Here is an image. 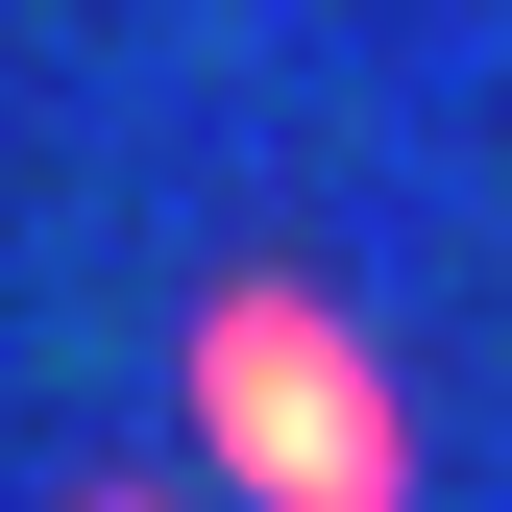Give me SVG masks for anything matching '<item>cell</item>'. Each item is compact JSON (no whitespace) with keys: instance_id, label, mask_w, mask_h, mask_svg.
<instances>
[{"instance_id":"1","label":"cell","mask_w":512,"mask_h":512,"mask_svg":"<svg viewBox=\"0 0 512 512\" xmlns=\"http://www.w3.org/2000/svg\"><path fill=\"white\" fill-rule=\"evenodd\" d=\"M171 415L244 512H415V415H391V342H366L317 269H220L196 342H171Z\"/></svg>"},{"instance_id":"2","label":"cell","mask_w":512,"mask_h":512,"mask_svg":"<svg viewBox=\"0 0 512 512\" xmlns=\"http://www.w3.org/2000/svg\"><path fill=\"white\" fill-rule=\"evenodd\" d=\"M98 512H171V488H98Z\"/></svg>"}]
</instances>
